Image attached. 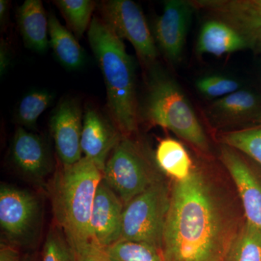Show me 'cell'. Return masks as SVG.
Wrapping results in <instances>:
<instances>
[{"mask_svg":"<svg viewBox=\"0 0 261 261\" xmlns=\"http://www.w3.org/2000/svg\"><path fill=\"white\" fill-rule=\"evenodd\" d=\"M102 174L124 206L162 178L145 149L129 136H123L113 149Z\"/></svg>","mask_w":261,"mask_h":261,"instance_id":"5","label":"cell"},{"mask_svg":"<svg viewBox=\"0 0 261 261\" xmlns=\"http://www.w3.org/2000/svg\"><path fill=\"white\" fill-rule=\"evenodd\" d=\"M195 7L192 2L167 0L154 23V41L171 63L181 60Z\"/></svg>","mask_w":261,"mask_h":261,"instance_id":"11","label":"cell"},{"mask_svg":"<svg viewBox=\"0 0 261 261\" xmlns=\"http://www.w3.org/2000/svg\"><path fill=\"white\" fill-rule=\"evenodd\" d=\"M154 160L161 171L173 181L186 179L195 165L185 145L172 138L161 140L156 149Z\"/></svg>","mask_w":261,"mask_h":261,"instance_id":"19","label":"cell"},{"mask_svg":"<svg viewBox=\"0 0 261 261\" xmlns=\"http://www.w3.org/2000/svg\"><path fill=\"white\" fill-rule=\"evenodd\" d=\"M99 10L105 23L117 37L132 44L144 64L154 65L157 46L139 5L132 0H106L100 3Z\"/></svg>","mask_w":261,"mask_h":261,"instance_id":"8","label":"cell"},{"mask_svg":"<svg viewBox=\"0 0 261 261\" xmlns=\"http://www.w3.org/2000/svg\"><path fill=\"white\" fill-rule=\"evenodd\" d=\"M22 261H40V258L37 256V254L28 253L24 255Z\"/></svg>","mask_w":261,"mask_h":261,"instance_id":"33","label":"cell"},{"mask_svg":"<svg viewBox=\"0 0 261 261\" xmlns=\"http://www.w3.org/2000/svg\"><path fill=\"white\" fill-rule=\"evenodd\" d=\"M11 63V54L8 43L4 39L0 42V75L4 76L9 69Z\"/></svg>","mask_w":261,"mask_h":261,"instance_id":"30","label":"cell"},{"mask_svg":"<svg viewBox=\"0 0 261 261\" xmlns=\"http://www.w3.org/2000/svg\"><path fill=\"white\" fill-rule=\"evenodd\" d=\"M9 9V2L7 0H1L0 1V21L1 23H4L5 18Z\"/></svg>","mask_w":261,"mask_h":261,"instance_id":"31","label":"cell"},{"mask_svg":"<svg viewBox=\"0 0 261 261\" xmlns=\"http://www.w3.org/2000/svg\"><path fill=\"white\" fill-rule=\"evenodd\" d=\"M224 261H261V230L245 219Z\"/></svg>","mask_w":261,"mask_h":261,"instance_id":"20","label":"cell"},{"mask_svg":"<svg viewBox=\"0 0 261 261\" xmlns=\"http://www.w3.org/2000/svg\"><path fill=\"white\" fill-rule=\"evenodd\" d=\"M54 3L75 37H82L92 22L95 2L92 0H56Z\"/></svg>","mask_w":261,"mask_h":261,"instance_id":"22","label":"cell"},{"mask_svg":"<svg viewBox=\"0 0 261 261\" xmlns=\"http://www.w3.org/2000/svg\"><path fill=\"white\" fill-rule=\"evenodd\" d=\"M223 145L246 154L261 166V122L256 126L224 132Z\"/></svg>","mask_w":261,"mask_h":261,"instance_id":"24","label":"cell"},{"mask_svg":"<svg viewBox=\"0 0 261 261\" xmlns=\"http://www.w3.org/2000/svg\"><path fill=\"white\" fill-rule=\"evenodd\" d=\"M18 28L25 47L37 53L49 49L48 18L40 0H25L17 13Z\"/></svg>","mask_w":261,"mask_h":261,"instance_id":"17","label":"cell"},{"mask_svg":"<svg viewBox=\"0 0 261 261\" xmlns=\"http://www.w3.org/2000/svg\"><path fill=\"white\" fill-rule=\"evenodd\" d=\"M247 49H251V46L246 38L221 20L206 21L197 39V50L200 54L221 57Z\"/></svg>","mask_w":261,"mask_h":261,"instance_id":"16","label":"cell"},{"mask_svg":"<svg viewBox=\"0 0 261 261\" xmlns=\"http://www.w3.org/2000/svg\"><path fill=\"white\" fill-rule=\"evenodd\" d=\"M87 37L104 80L108 106L115 125L123 136L137 129L135 65L122 39L102 19L94 16Z\"/></svg>","mask_w":261,"mask_h":261,"instance_id":"3","label":"cell"},{"mask_svg":"<svg viewBox=\"0 0 261 261\" xmlns=\"http://www.w3.org/2000/svg\"><path fill=\"white\" fill-rule=\"evenodd\" d=\"M40 261H77L76 255L64 233L56 224L48 231Z\"/></svg>","mask_w":261,"mask_h":261,"instance_id":"26","label":"cell"},{"mask_svg":"<svg viewBox=\"0 0 261 261\" xmlns=\"http://www.w3.org/2000/svg\"><path fill=\"white\" fill-rule=\"evenodd\" d=\"M124 204L103 179L94 197L90 227L94 245L102 251L121 240Z\"/></svg>","mask_w":261,"mask_h":261,"instance_id":"13","label":"cell"},{"mask_svg":"<svg viewBox=\"0 0 261 261\" xmlns=\"http://www.w3.org/2000/svg\"><path fill=\"white\" fill-rule=\"evenodd\" d=\"M220 159L236 187L245 220L261 230V176L242 153L228 146L221 145Z\"/></svg>","mask_w":261,"mask_h":261,"instance_id":"12","label":"cell"},{"mask_svg":"<svg viewBox=\"0 0 261 261\" xmlns=\"http://www.w3.org/2000/svg\"><path fill=\"white\" fill-rule=\"evenodd\" d=\"M143 114L150 124L171 130L200 152L210 151L207 135L190 101L176 80L155 64L149 67Z\"/></svg>","mask_w":261,"mask_h":261,"instance_id":"4","label":"cell"},{"mask_svg":"<svg viewBox=\"0 0 261 261\" xmlns=\"http://www.w3.org/2000/svg\"><path fill=\"white\" fill-rule=\"evenodd\" d=\"M170 192L161 178L124 206L121 240L139 242L161 251L169 209Z\"/></svg>","mask_w":261,"mask_h":261,"instance_id":"6","label":"cell"},{"mask_svg":"<svg viewBox=\"0 0 261 261\" xmlns=\"http://www.w3.org/2000/svg\"><path fill=\"white\" fill-rule=\"evenodd\" d=\"M20 249L2 242L0 245V261H22Z\"/></svg>","mask_w":261,"mask_h":261,"instance_id":"29","label":"cell"},{"mask_svg":"<svg viewBox=\"0 0 261 261\" xmlns=\"http://www.w3.org/2000/svg\"><path fill=\"white\" fill-rule=\"evenodd\" d=\"M118 127L113 126L95 108H86L83 116L81 147L84 157L104 171L111 152L123 137Z\"/></svg>","mask_w":261,"mask_h":261,"instance_id":"14","label":"cell"},{"mask_svg":"<svg viewBox=\"0 0 261 261\" xmlns=\"http://www.w3.org/2000/svg\"><path fill=\"white\" fill-rule=\"evenodd\" d=\"M83 116L80 103L73 99L62 101L51 114L49 126L62 166H71L83 158L81 147Z\"/></svg>","mask_w":261,"mask_h":261,"instance_id":"10","label":"cell"},{"mask_svg":"<svg viewBox=\"0 0 261 261\" xmlns=\"http://www.w3.org/2000/svg\"><path fill=\"white\" fill-rule=\"evenodd\" d=\"M10 158L20 175L37 185H43L54 170L53 154L47 141L22 126L15 130Z\"/></svg>","mask_w":261,"mask_h":261,"instance_id":"9","label":"cell"},{"mask_svg":"<svg viewBox=\"0 0 261 261\" xmlns=\"http://www.w3.org/2000/svg\"><path fill=\"white\" fill-rule=\"evenodd\" d=\"M77 261H105L102 256H98V255H87V256H82L78 257Z\"/></svg>","mask_w":261,"mask_h":261,"instance_id":"32","label":"cell"},{"mask_svg":"<svg viewBox=\"0 0 261 261\" xmlns=\"http://www.w3.org/2000/svg\"><path fill=\"white\" fill-rule=\"evenodd\" d=\"M244 221L219 178L195 164L188 178L171 186L163 261H224Z\"/></svg>","mask_w":261,"mask_h":261,"instance_id":"1","label":"cell"},{"mask_svg":"<svg viewBox=\"0 0 261 261\" xmlns=\"http://www.w3.org/2000/svg\"><path fill=\"white\" fill-rule=\"evenodd\" d=\"M101 171L90 160L83 157L71 166L57 170L49 184L56 224L63 232L77 258L102 255L94 245L90 221Z\"/></svg>","mask_w":261,"mask_h":261,"instance_id":"2","label":"cell"},{"mask_svg":"<svg viewBox=\"0 0 261 261\" xmlns=\"http://www.w3.org/2000/svg\"><path fill=\"white\" fill-rule=\"evenodd\" d=\"M196 88L208 99H219L241 89L238 80L224 75L214 74L201 77L196 81Z\"/></svg>","mask_w":261,"mask_h":261,"instance_id":"27","label":"cell"},{"mask_svg":"<svg viewBox=\"0 0 261 261\" xmlns=\"http://www.w3.org/2000/svg\"><path fill=\"white\" fill-rule=\"evenodd\" d=\"M206 115L217 126H233L261 118V98L248 89H239L216 99L207 108Z\"/></svg>","mask_w":261,"mask_h":261,"instance_id":"15","label":"cell"},{"mask_svg":"<svg viewBox=\"0 0 261 261\" xmlns=\"http://www.w3.org/2000/svg\"><path fill=\"white\" fill-rule=\"evenodd\" d=\"M54 94L45 90H33L25 94L19 102L17 108L16 120L22 127L32 128L37 126L38 119L51 106Z\"/></svg>","mask_w":261,"mask_h":261,"instance_id":"25","label":"cell"},{"mask_svg":"<svg viewBox=\"0 0 261 261\" xmlns=\"http://www.w3.org/2000/svg\"><path fill=\"white\" fill-rule=\"evenodd\" d=\"M194 4L214 12L218 16L237 15L261 23V0H201Z\"/></svg>","mask_w":261,"mask_h":261,"instance_id":"23","label":"cell"},{"mask_svg":"<svg viewBox=\"0 0 261 261\" xmlns=\"http://www.w3.org/2000/svg\"><path fill=\"white\" fill-rule=\"evenodd\" d=\"M49 47L57 61L68 70H78L87 61L85 51L75 35L54 14L48 16Z\"/></svg>","mask_w":261,"mask_h":261,"instance_id":"18","label":"cell"},{"mask_svg":"<svg viewBox=\"0 0 261 261\" xmlns=\"http://www.w3.org/2000/svg\"><path fill=\"white\" fill-rule=\"evenodd\" d=\"M44 208L37 194L13 185L0 187V226L7 243L18 248L35 247L42 233Z\"/></svg>","mask_w":261,"mask_h":261,"instance_id":"7","label":"cell"},{"mask_svg":"<svg viewBox=\"0 0 261 261\" xmlns=\"http://www.w3.org/2000/svg\"><path fill=\"white\" fill-rule=\"evenodd\" d=\"M219 18L241 33L250 43L251 49L256 48L261 51V23L237 15H221Z\"/></svg>","mask_w":261,"mask_h":261,"instance_id":"28","label":"cell"},{"mask_svg":"<svg viewBox=\"0 0 261 261\" xmlns=\"http://www.w3.org/2000/svg\"><path fill=\"white\" fill-rule=\"evenodd\" d=\"M105 261H163L160 250L147 244L120 240L103 249Z\"/></svg>","mask_w":261,"mask_h":261,"instance_id":"21","label":"cell"}]
</instances>
